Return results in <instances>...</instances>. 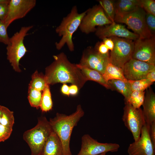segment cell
Segmentation results:
<instances>
[{"label": "cell", "mask_w": 155, "mask_h": 155, "mask_svg": "<svg viewBox=\"0 0 155 155\" xmlns=\"http://www.w3.org/2000/svg\"><path fill=\"white\" fill-rule=\"evenodd\" d=\"M107 18L112 22H115V1L113 0H100L98 1Z\"/></svg>", "instance_id": "cell-25"}, {"label": "cell", "mask_w": 155, "mask_h": 155, "mask_svg": "<svg viewBox=\"0 0 155 155\" xmlns=\"http://www.w3.org/2000/svg\"><path fill=\"white\" fill-rule=\"evenodd\" d=\"M150 127L146 123L143 126L140 138L129 144L127 150L129 155H155V146L150 139Z\"/></svg>", "instance_id": "cell-13"}, {"label": "cell", "mask_w": 155, "mask_h": 155, "mask_svg": "<svg viewBox=\"0 0 155 155\" xmlns=\"http://www.w3.org/2000/svg\"><path fill=\"white\" fill-rule=\"evenodd\" d=\"M108 83L110 89L116 90L121 94L125 97V100H127L132 92L130 85L128 82L120 80H109Z\"/></svg>", "instance_id": "cell-22"}, {"label": "cell", "mask_w": 155, "mask_h": 155, "mask_svg": "<svg viewBox=\"0 0 155 155\" xmlns=\"http://www.w3.org/2000/svg\"><path fill=\"white\" fill-rule=\"evenodd\" d=\"M42 155H63L61 142L53 131L45 142Z\"/></svg>", "instance_id": "cell-18"}, {"label": "cell", "mask_w": 155, "mask_h": 155, "mask_svg": "<svg viewBox=\"0 0 155 155\" xmlns=\"http://www.w3.org/2000/svg\"><path fill=\"white\" fill-rule=\"evenodd\" d=\"M132 92L134 91H144L153 83L147 79L138 80H128Z\"/></svg>", "instance_id": "cell-27"}, {"label": "cell", "mask_w": 155, "mask_h": 155, "mask_svg": "<svg viewBox=\"0 0 155 155\" xmlns=\"http://www.w3.org/2000/svg\"><path fill=\"white\" fill-rule=\"evenodd\" d=\"M109 38L114 43V48L109 53L110 62L115 65L122 68L124 64L131 58L134 41L115 36Z\"/></svg>", "instance_id": "cell-7"}, {"label": "cell", "mask_w": 155, "mask_h": 155, "mask_svg": "<svg viewBox=\"0 0 155 155\" xmlns=\"http://www.w3.org/2000/svg\"><path fill=\"white\" fill-rule=\"evenodd\" d=\"M146 12L139 7L130 12L123 14H116L114 21L127 25L134 33L139 36V38L145 39L152 37L153 35L146 24Z\"/></svg>", "instance_id": "cell-5"}, {"label": "cell", "mask_w": 155, "mask_h": 155, "mask_svg": "<svg viewBox=\"0 0 155 155\" xmlns=\"http://www.w3.org/2000/svg\"><path fill=\"white\" fill-rule=\"evenodd\" d=\"M49 85L47 84L43 91L40 107L42 112H47L51 110L53 104Z\"/></svg>", "instance_id": "cell-23"}, {"label": "cell", "mask_w": 155, "mask_h": 155, "mask_svg": "<svg viewBox=\"0 0 155 155\" xmlns=\"http://www.w3.org/2000/svg\"><path fill=\"white\" fill-rule=\"evenodd\" d=\"M54 61L45 68L44 77L49 85L69 83L80 89L87 81L76 64L70 62L62 52L53 56Z\"/></svg>", "instance_id": "cell-1"}, {"label": "cell", "mask_w": 155, "mask_h": 155, "mask_svg": "<svg viewBox=\"0 0 155 155\" xmlns=\"http://www.w3.org/2000/svg\"><path fill=\"white\" fill-rule=\"evenodd\" d=\"M145 91L132 92L128 99L125 100L134 108H139L142 105L145 97Z\"/></svg>", "instance_id": "cell-26"}, {"label": "cell", "mask_w": 155, "mask_h": 155, "mask_svg": "<svg viewBox=\"0 0 155 155\" xmlns=\"http://www.w3.org/2000/svg\"><path fill=\"white\" fill-rule=\"evenodd\" d=\"M112 23L106 16L101 6L99 4L86 10L79 28L82 32L88 34L95 32L96 26H102Z\"/></svg>", "instance_id": "cell-9"}, {"label": "cell", "mask_w": 155, "mask_h": 155, "mask_svg": "<svg viewBox=\"0 0 155 155\" xmlns=\"http://www.w3.org/2000/svg\"><path fill=\"white\" fill-rule=\"evenodd\" d=\"M10 0H0V4H8Z\"/></svg>", "instance_id": "cell-40"}, {"label": "cell", "mask_w": 155, "mask_h": 155, "mask_svg": "<svg viewBox=\"0 0 155 155\" xmlns=\"http://www.w3.org/2000/svg\"><path fill=\"white\" fill-rule=\"evenodd\" d=\"M84 114L81 106L79 104L76 111L71 114L57 113L54 118L50 119L49 121L52 130L62 144L63 155H72L70 148L71 134L74 127Z\"/></svg>", "instance_id": "cell-2"}, {"label": "cell", "mask_w": 155, "mask_h": 155, "mask_svg": "<svg viewBox=\"0 0 155 155\" xmlns=\"http://www.w3.org/2000/svg\"><path fill=\"white\" fill-rule=\"evenodd\" d=\"M147 79L151 82L154 83L155 81V69L148 72L146 77Z\"/></svg>", "instance_id": "cell-38"}, {"label": "cell", "mask_w": 155, "mask_h": 155, "mask_svg": "<svg viewBox=\"0 0 155 155\" xmlns=\"http://www.w3.org/2000/svg\"><path fill=\"white\" fill-rule=\"evenodd\" d=\"M146 89L142 104L146 123L150 126L155 121V94L151 88Z\"/></svg>", "instance_id": "cell-17"}, {"label": "cell", "mask_w": 155, "mask_h": 155, "mask_svg": "<svg viewBox=\"0 0 155 155\" xmlns=\"http://www.w3.org/2000/svg\"><path fill=\"white\" fill-rule=\"evenodd\" d=\"M122 120L125 126L132 133L134 141L140 138L141 130L146 124L142 110L136 108L125 102Z\"/></svg>", "instance_id": "cell-8"}, {"label": "cell", "mask_w": 155, "mask_h": 155, "mask_svg": "<svg viewBox=\"0 0 155 155\" xmlns=\"http://www.w3.org/2000/svg\"><path fill=\"white\" fill-rule=\"evenodd\" d=\"M102 75L107 83L109 80H113L128 81L124 75L122 68L115 65L110 62L107 64Z\"/></svg>", "instance_id": "cell-21"}, {"label": "cell", "mask_w": 155, "mask_h": 155, "mask_svg": "<svg viewBox=\"0 0 155 155\" xmlns=\"http://www.w3.org/2000/svg\"><path fill=\"white\" fill-rule=\"evenodd\" d=\"M76 65L87 81L91 80L94 81L106 88L110 89L108 83L105 80L102 75L100 72L95 70L80 66L78 64H76Z\"/></svg>", "instance_id": "cell-19"}, {"label": "cell", "mask_w": 155, "mask_h": 155, "mask_svg": "<svg viewBox=\"0 0 155 155\" xmlns=\"http://www.w3.org/2000/svg\"><path fill=\"white\" fill-rule=\"evenodd\" d=\"M47 84L44 75L36 71L32 75L29 87L41 92L44 90Z\"/></svg>", "instance_id": "cell-24"}, {"label": "cell", "mask_w": 155, "mask_h": 155, "mask_svg": "<svg viewBox=\"0 0 155 155\" xmlns=\"http://www.w3.org/2000/svg\"><path fill=\"white\" fill-rule=\"evenodd\" d=\"M102 42L107 47L109 50L112 51L114 47V43L110 38H106L102 39Z\"/></svg>", "instance_id": "cell-35"}, {"label": "cell", "mask_w": 155, "mask_h": 155, "mask_svg": "<svg viewBox=\"0 0 155 155\" xmlns=\"http://www.w3.org/2000/svg\"><path fill=\"white\" fill-rule=\"evenodd\" d=\"M12 129L0 124V142H4L9 137L12 132Z\"/></svg>", "instance_id": "cell-31"}, {"label": "cell", "mask_w": 155, "mask_h": 155, "mask_svg": "<svg viewBox=\"0 0 155 155\" xmlns=\"http://www.w3.org/2000/svg\"><path fill=\"white\" fill-rule=\"evenodd\" d=\"M150 134L152 142L155 146V121L152 122L150 125Z\"/></svg>", "instance_id": "cell-36"}, {"label": "cell", "mask_w": 155, "mask_h": 155, "mask_svg": "<svg viewBox=\"0 0 155 155\" xmlns=\"http://www.w3.org/2000/svg\"><path fill=\"white\" fill-rule=\"evenodd\" d=\"M81 143V148L77 155H98L108 152H115L120 148L117 144L99 142L88 134L82 136Z\"/></svg>", "instance_id": "cell-11"}, {"label": "cell", "mask_w": 155, "mask_h": 155, "mask_svg": "<svg viewBox=\"0 0 155 155\" xmlns=\"http://www.w3.org/2000/svg\"><path fill=\"white\" fill-rule=\"evenodd\" d=\"M79 88L75 85L72 84L69 86V95L74 96L76 95L78 92Z\"/></svg>", "instance_id": "cell-37"}, {"label": "cell", "mask_w": 155, "mask_h": 155, "mask_svg": "<svg viewBox=\"0 0 155 155\" xmlns=\"http://www.w3.org/2000/svg\"><path fill=\"white\" fill-rule=\"evenodd\" d=\"M140 7V0H119L115 1V13L123 14Z\"/></svg>", "instance_id": "cell-20"}, {"label": "cell", "mask_w": 155, "mask_h": 155, "mask_svg": "<svg viewBox=\"0 0 155 155\" xmlns=\"http://www.w3.org/2000/svg\"><path fill=\"white\" fill-rule=\"evenodd\" d=\"M42 96L41 91L29 87L28 99L31 106L38 108L40 104Z\"/></svg>", "instance_id": "cell-28"}, {"label": "cell", "mask_w": 155, "mask_h": 155, "mask_svg": "<svg viewBox=\"0 0 155 155\" xmlns=\"http://www.w3.org/2000/svg\"><path fill=\"white\" fill-rule=\"evenodd\" d=\"M8 4H0V20L4 22L8 11Z\"/></svg>", "instance_id": "cell-34"}, {"label": "cell", "mask_w": 155, "mask_h": 155, "mask_svg": "<svg viewBox=\"0 0 155 155\" xmlns=\"http://www.w3.org/2000/svg\"><path fill=\"white\" fill-rule=\"evenodd\" d=\"M35 0H10L4 22L8 27L14 21L24 17L35 6Z\"/></svg>", "instance_id": "cell-14"}, {"label": "cell", "mask_w": 155, "mask_h": 155, "mask_svg": "<svg viewBox=\"0 0 155 155\" xmlns=\"http://www.w3.org/2000/svg\"><path fill=\"white\" fill-rule=\"evenodd\" d=\"M146 22L148 28L153 35L155 32V16L147 13L145 16Z\"/></svg>", "instance_id": "cell-32"}, {"label": "cell", "mask_w": 155, "mask_h": 155, "mask_svg": "<svg viewBox=\"0 0 155 155\" xmlns=\"http://www.w3.org/2000/svg\"><path fill=\"white\" fill-rule=\"evenodd\" d=\"M122 69L127 80H136L146 79L147 73L155 69V65L131 58Z\"/></svg>", "instance_id": "cell-15"}, {"label": "cell", "mask_w": 155, "mask_h": 155, "mask_svg": "<svg viewBox=\"0 0 155 155\" xmlns=\"http://www.w3.org/2000/svg\"><path fill=\"white\" fill-rule=\"evenodd\" d=\"M33 27L32 26L22 27L10 38L7 45V59L17 72L21 71L19 67L20 61L28 51L24 43V38Z\"/></svg>", "instance_id": "cell-6"}, {"label": "cell", "mask_w": 155, "mask_h": 155, "mask_svg": "<svg viewBox=\"0 0 155 155\" xmlns=\"http://www.w3.org/2000/svg\"><path fill=\"white\" fill-rule=\"evenodd\" d=\"M106 153H104L98 155H106Z\"/></svg>", "instance_id": "cell-41"}, {"label": "cell", "mask_w": 155, "mask_h": 155, "mask_svg": "<svg viewBox=\"0 0 155 155\" xmlns=\"http://www.w3.org/2000/svg\"><path fill=\"white\" fill-rule=\"evenodd\" d=\"M95 34L102 39L115 36L134 41L139 38L138 35L129 31L124 26L115 22L110 24L98 27Z\"/></svg>", "instance_id": "cell-16"}, {"label": "cell", "mask_w": 155, "mask_h": 155, "mask_svg": "<svg viewBox=\"0 0 155 155\" xmlns=\"http://www.w3.org/2000/svg\"><path fill=\"white\" fill-rule=\"evenodd\" d=\"M134 41L131 58L155 65V35L149 38H138Z\"/></svg>", "instance_id": "cell-12"}, {"label": "cell", "mask_w": 155, "mask_h": 155, "mask_svg": "<svg viewBox=\"0 0 155 155\" xmlns=\"http://www.w3.org/2000/svg\"><path fill=\"white\" fill-rule=\"evenodd\" d=\"M86 12V10L79 13L76 6L73 7L70 12L63 18L60 25L55 29V31L61 38L55 44L56 49L60 50L66 44L71 51L74 50V45L72 40L74 33L79 28L81 21Z\"/></svg>", "instance_id": "cell-3"}, {"label": "cell", "mask_w": 155, "mask_h": 155, "mask_svg": "<svg viewBox=\"0 0 155 155\" xmlns=\"http://www.w3.org/2000/svg\"><path fill=\"white\" fill-rule=\"evenodd\" d=\"M7 28L4 22L0 20V42L7 45L10 38L7 32Z\"/></svg>", "instance_id": "cell-30"}, {"label": "cell", "mask_w": 155, "mask_h": 155, "mask_svg": "<svg viewBox=\"0 0 155 155\" xmlns=\"http://www.w3.org/2000/svg\"><path fill=\"white\" fill-rule=\"evenodd\" d=\"M140 7L146 12L155 16V1L140 0Z\"/></svg>", "instance_id": "cell-29"}, {"label": "cell", "mask_w": 155, "mask_h": 155, "mask_svg": "<svg viewBox=\"0 0 155 155\" xmlns=\"http://www.w3.org/2000/svg\"><path fill=\"white\" fill-rule=\"evenodd\" d=\"M69 86L66 84H63L61 88V92L63 94L69 96Z\"/></svg>", "instance_id": "cell-39"}, {"label": "cell", "mask_w": 155, "mask_h": 155, "mask_svg": "<svg viewBox=\"0 0 155 155\" xmlns=\"http://www.w3.org/2000/svg\"><path fill=\"white\" fill-rule=\"evenodd\" d=\"M94 48L102 54H106L109 53V50L102 41L97 43Z\"/></svg>", "instance_id": "cell-33"}, {"label": "cell", "mask_w": 155, "mask_h": 155, "mask_svg": "<svg viewBox=\"0 0 155 155\" xmlns=\"http://www.w3.org/2000/svg\"><path fill=\"white\" fill-rule=\"evenodd\" d=\"M109 62V53L102 54L94 48L89 47L84 50L80 62L78 64L97 71L103 75Z\"/></svg>", "instance_id": "cell-10"}, {"label": "cell", "mask_w": 155, "mask_h": 155, "mask_svg": "<svg viewBox=\"0 0 155 155\" xmlns=\"http://www.w3.org/2000/svg\"><path fill=\"white\" fill-rule=\"evenodd\" d=\"M53 131L49 121L42 117L38 118L36 126L24 132L23 138L30 149L31 155H42L45 142Z\"/></svg>", "instance_id": "cell-4"}]
</instances>
